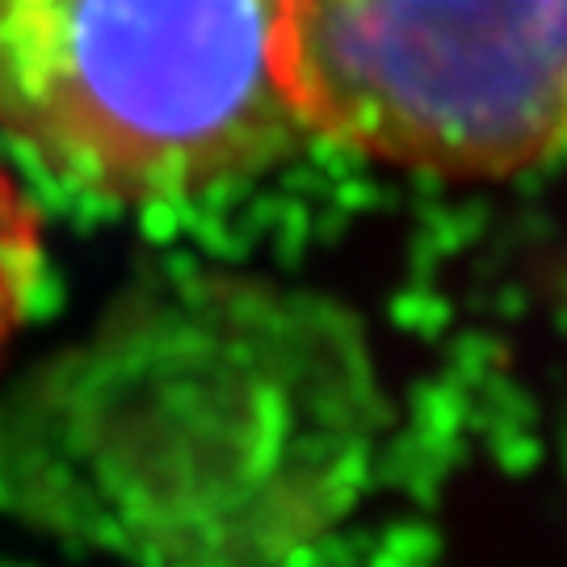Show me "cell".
<instances>
[{
	"instance_id": "obj_3",
	"label": "cell",
	"mask_w": 567,
	"mask_h": 567,
	"mask_svg": "<svg viewBox=\"0 0 567 567\" xmlns=\"http://www.w3.org/2000/svg\"><path fill=\"white\" fill-rule=\"evenodd\" d=\"M303 135L412 173L492 182L567 152V0H282Z\"/></svg>"
},
{
	"instance_id": "obj_1",
	"label": "cell",
	"mask_w": 567,
	"mask_h": 567,
	"mask_svg": "<svg viewBox=\"0 0 567 567\" xmlns=\"http://www.w3.org/2000/svg\"><path fill=\"white\" fill-rule=\"evenodd\" d=\"M383 425L341 303L173 274L0 404V508L147 567H278L349 517Z\"/></svg>"
},
{
	"instance_id": "obj_2",
	"label": "cell",
	"mask_w": 567,
	"mask_h": 567,
	"mask_svg": "<svg viewBox=\"0 0 567 567\" xmlns=\"http://www.w3.org/2000/svg\"><path fill=\"white\" fill-rule=\"evenodd\" d=\"M278 21L282 0H0V131L102 203L252 182L303 140Z\"/></svg>"
},
{
	"instance_id": "obj_4",
	"label": "cell",
	"mask_w": 567,
	"mask_h": 567,
	"mask_svg": "<svg viewBox=\"0 0 567 567\" xmlns=\"http://www.w3.org/2000/svg\"><path fill=\"white\" fill-rule=\"evenodd\" d=\"M47 265V236L34 198L0 164V353L25 324Z\"/></svg>"
}]
</instances>
